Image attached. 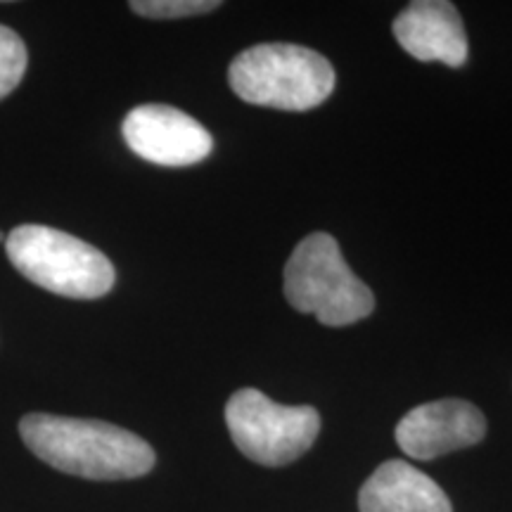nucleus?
<instances>
[{
	"instance_id": "1",
	"label": "nucleus",
	"mask_w": 512,
	"mask_h": 512,
	"mask_svg": "<svg viewBox=\"0 0 512 512\" xmlns=\"http://www.w3.org/2000/svg\"><path fill=\"white\" fill-rule=\"evenodd\" d=\"M29 451L67 475L117 482L152 472L155 451L138 434L102 420L29 413L19 422Z\"/></svg>"
},
{
	"instance_id": "2",
	"label": "nucleus",
	"mask_w": 512,
	"mask_h": 512,
	"mask_svg": "<svg viewBox=\"0 0 512 512\" xmlns=\"http://www.w3.org/2000/svg\"><path fill=\"white\" fill-rule=\"evenodd\" d=\"M228 81L256 107L309 112L335 91V69L316 50L294 43H259L230 62Z\"/></svg>"
},
{
	"instance_id": "12",
	"label": "nucleus",
	"mask_w": 512,
	"mask_h": 512,
	"mask_svg": "<svg viewBox=\"0 0 512 512\" xmlns=\"http://www.w3.org/2000/svg\"><path fill=\"white\" fill-rule=\"evenodd\" d=\"M5 238H8V235H5V233H0V242H5Z\"/></svg>"
},
{
	"instance_id": "4",
	"label": "nucleus",
	"mask_w": 512,
	"mask_h": 512,
	"mask_svg": "<svg viewBox=\"0 0 512 512\" xmlns=\"http://www.w3.org/2000/svg\"><path fill=\"white\" fill-rule=\"evenodd\" d=\"M285 299L299 313H311L328 328H344L375 309L370 287L351 271L337 240L311 233L294 247L285 266Z\"/></svg>"
},
{
	"instance_id": "7",
	"label": "nucleus",
	"mask_w": 512,
	"mask_h": 512,
	"mask_svg": "<svg viewBox=\"0 0 512 512\" xmlns=\"http://www.w3.org/2000/svg\"><path fill=\"white\" fill-rule=\"evenodd\" d=\"M486 437V418L475 403L439 399L415 406L396 425V444L415 460H434L479 444Z\"/></svg>"
},
{
	"instance_id": "10",
	"label": "nucleus",
	"mask_w": 512,
	"mask_h": 512,
	"mask_svg": "<svg viewBox=\"0 0 512 512\" xmlns=\"http://www.w3.org/2000/svg\"><path fill=\"white\" fill-rule=\"evenodd\" d=\"M29 53L15 29L0 24V100L8 98L27 74Z\"/></svg>"
},
{
	"instance_id": "3",
	"label": "nucleus",
	"mask_w": 512,
	"mask_h": 512,
	"mask_svg": "<svg viewBox=\"0 0 512 512\" xmlns=\"http://www.w3.org/2000/svg\"><path fill=\"white\" fill-rule=\"evenodd\" d=\"M5 252L19 275L60 297L100 299L117 283V271L100 249L50 226H17L5 238Z\"/></svg>"
},
{
	"instance_id": "5",
	"label": "nucleus",
	"mask_w": 512,
	"mask_h": 512,
	"mask_svg": "<svg viewBox=\"0 0 512 512\" xmlns=\"http://www.w3.org/2000/svg\"><path fill=\"white\" fill-rule=\"evenodd\" d=\"M230 439L242 456L264 467H283L299 460L320 432L313 406H283L259 389H240L226 403Z\"/></svg>"
},
{
	"instance_id": "8",
	"label": "nucleus",
	"mask_w": 512,
	"mask_h": 512,
	"mask_svg": "<svg viewBox=\"0 0 512 512\" xmlns=\"http://www.w3.org/2000/svg\"><path fill=\"white\" fill-rule=\"evenodd\" d=\"M399 46L420 62H441L463 67L467 62V36L463 19L448 0H415L394 19Z\"/></svg>"
},
{
	"instance_id": "6",
	"label": "nucleus",
	"mask_w": 512,
	"mask_h": 512,
	"mask_svg": "<svg viewBox=\"0 0 512 512\" xmlns=\"http://www.w3.org/2000/svg\"><path fill=\"white\" fill-rule=\"evenodd\" d=\"M121 133L138 157L159 166L200 164L214 150L207 128L171 105H138L126 114Z\"/></svg>"
},
{
	"instance_id": "9",
	"label": "nucleus",
	"mask_w": 512,
	"mask_h": 512,
	"mask_svg": "<svg viewBox=\"0 0 512 512\" xmlns=\"http://www.w3.org/2000/svg\"><path fill=\"white\" fill-rule=\"evenodd\" d=\"M361 512H453L444 489L418 467L387 460L358 491Z\"/></svg>"
},
{
	"instance_id": "11",
	"label": "nucleus",
	"mask_w": 512,
	"mask_h": 512,
	"mask_svg": "<svg viewBox=\"0 0 512 512\" xmlns=\"http://www.w3.org/2000/svg\"><path fill=\"white\" fill-rule=\"evenodd\" d=\"M219 0H133L131 10L147 19H183L219 10Z\"/></svg>"
}]
</instances>
